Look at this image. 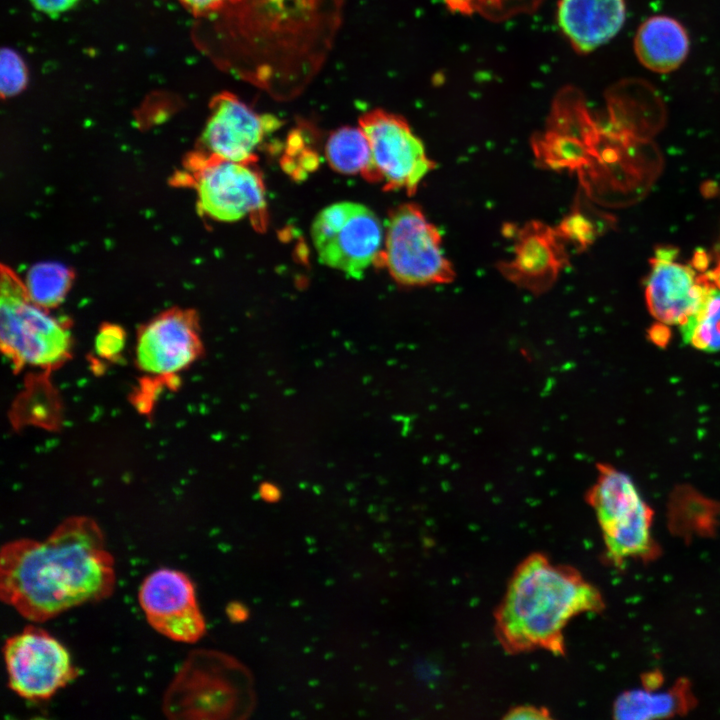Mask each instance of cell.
I'll use <instances>...</instances> for the list:
<instances>
[{"label":"cell","mask_w":720,"mask_h":720,"mask_svg":"<svg viewBox=\"0 0 720 720\" xmlns=\"http://www.w3.org/2000/svg\"><path fill=\"white\" fill-rule=\"evenodd\" d=\"M115 583L104 534L87 516L63 520L44 540L18 538L1 548V600L32 622L104 600Z\"/></svg>","instance_id":"obj_1"},{"label":"cell","mask_w":720,"mask_h":720,"mask_svg":"<svg viewBox=\"0 0 720 720\" xmlns=\"http://www.w3.org/2000/svg\"><path fill=\"white\" fill-rule=\"evenodd\" d=\"M604 606L600 591L576 569L533 553L512 574L494 615L495 634L509 654L542 649L565 655L568 622Z\"/></svg>","instance_id":"obj_2"},{"label":"cell","mask_w":720,"mask_h":720,"mask_svg":"<svg viewBox=\"0 0 720 720\" xmlns=\"http://www.w3.org/2000/svg\"><path fill=\"white\" fill-rule=\"evenodd\" d=\"M167 715L185 718H245L255 697L249 671L215 651L193 652L165 695Z\"/></svg>","instance_id":"obj_3"},{"label":"cell","mask_w":720,"mask_h":720,"mask_svg":"<svg viewBox=\"0 0 720 720\" xmlns=\"http://www.w3.org/2000/svg\"><path fill=\"white\" fill-rule=\"evenodd\" d=\"M1 348L16 368H55L70 355L67 327L30 300L24 282L1 269Z\"/></svg>","instance_id":"obj_4"},{"label":"cell","mask_w":720,"mask_h":720,"mask_svg":"<svg viewBox=\"0 0 720 720\" xmlns=\"http://www.w3.org/2000/svg\"><path fill=\"white\" fill-rule=\"evenodd\" d=\"M586 499L597 517L607 558L614 565L656 557L658 546L651 533L653 510L627 474L599 464L597 480Z\"/></svg>","instance_id":"obj_5"},{"label":"cell","mask_w":720,"mask_h":720,"mask_svg":"<svg viewBox=\"0 0 720 720\" xmlns=\"http://www.w3.org/2000/svg\"><path fill=\"white\" fill-rule=\"evenodd\" d=\"M382 264L395 281L406 286L444 284L454 279L439 230L413 203L402 204L389 215Z\"/></svg>","instance_id":"obj_6"},{"label":"cell","mask_w":720,"mask_h":720,"mask_svg":"<svg viewBox=\"0 0 720 720\" xmlns=\"http://www.w3.org/2000/svg\"><path fill=\"white\" fill-rule=\"evenodd\" d=\"M311 236L320 262L350 277L358 279L371 264H382L383 228L362 204L339 202L322 209Z\"/></svg>","instance_id":"obj_7"},{"label":"cell","mask_w":720,"mask_h":720,"mask_svg":"<svg viewBox=\"0 0 720 720\" xmlns=\"http://www.w3.org/2000/svg\"><path fill=\"white\" fill-rule=\"evenodd\" d=\"M252 165L193 154L188 169L201 213L221 222L249 217L255 229H264L265 187L261 174Z\"/></svg>","instance_id":"obj_8"},{"label":"cell","mask_w":720,"mask_h":720,"mask_svg":"<svg viewBox=\"0 0 720 720\" xmlns=\"http://www.w3.org/2000/svg\"><path fill=\"white\" fill-rule=\"evenodd\" d=\"M359 127L371 151L363 177L382 184L384 190L403 189L408 195L414 194L434 164L408 122L397 114L374 109L360 117Z\"/></svg>","instance_id":"obj_9"},{"label":"cell","mask_w":720,"mask_h":720,"mask_svg":"<svg viewBox=\"0 0 720 720\" xmlns=\"http://www.w3.org/2000/svg\"><path fill=\"white\" fill-rule=\"evenodd\" d=\"M2 651L8 686L25 699H49L79 674L68 650L35 625L7 638Z\"/></svg>","instance_id":"obj_10"},{"label":"cell","mask_w":720,"mask_h":720,"mask_svg":"<svg viewBox=\"0 0 720 720\" xmlns=\"http://www.w3.org/2000/svg\"><path fill=\"white\" fill-rule=\"evenodd\" d=\"M138 600L150 626L169 639L195 643L206 633L194 584L179 570L160 568L147 575Z\"/></svg>","instance_id":"obj_11"},{"label":"cell","mask_w":720,"mask_h":720,"mask_svg":"<svg viewBox=\"0 0 720 720\" xmlns=\"http://www.w3.org/2000/svg\"><path fill=\"white\" fill-rule=\"evenodd\" d=\"M274 116L259 114L230 92L217 94L200 139L199 153L233 162L254 164L256 149L268 132L279 127Z\"/></svg>","instance_id":"obj_12"},{"label":"cell","mask_w":720,"mask_h":720,"mask_svg":"<svg viewBox=\"0 0 720 720\" xmlns=\"http://www.w3.org/2000/svg\"><path fill=\"white\" fill-rule=\"evenodd\" d=\"M197 318L192 311H166L139 332L136 344L138 368L159 378H170L189 367L201 354Z\"/></svg>","instance_id":"obj_13"},{"label":"cell","mask_w":720,"mask_h":720,"mask_svg":"<svg viewBox=\"0 0 720 720\" xmlns=\"http://www.w3.org/2000/svg\"><path fill=\"white\" fill-rule=\"evenodd\" d=\"M645 298L650 314L667 325H681L716 290L706 273L696 275L691 266L650 260Z\"/></svg>","instance_id":"obj_14"},{"label":"cell","mask_w":720,"mask_h":720,"mask_svg":"<svg viewBox=\"0 0 720 720\" xmlns=\"http://www.w3.org/2000/svg\"><path fill=\"white\" fill-rule=\"evenodd\" d=\"M626 17L624 0H560L559 27L570 44L590 52L611 40Z\"/></svg>","instance_id":"obj_15"},{"label":"cell","mask_w":720,"mask_h":720,"mask_svg":"<svg viewBox=\"0 0 720 720\" xmlns=\"http://www.w3.org/2000/svg\"><path fill=\"white\" fill-rule=\"evenodd\" d=\"M695 703L689 681L680 679L664 690L660 686L626 690L616 698L612 713L622 720L670 718L686 714Z\"/></svg>","instance_id":"obj_16"},{"label":"cell","mask_w":720,"mask_h":720,"mask_svg":"<svg viewBox=\"0 0 720 720\" xmlns=\"http://www.w3.org/2000/svg\"><path fill=\"white\" fill-rule=\"evenodd\" d=\"M689 40L684 27L668 16H653L639 28L635 51L640 62L652 71L668 72L686 58Z\"/></svg>","instance_id":"obj_17"},{"label":"cell","mask_w":720,"mask_h":720,"mask_svg":"<svg viewBox=\"0 0 720 720\" xmlns=\"http://www.w3.org/2000/svg\"><path fill=\"white\" fill-rule=\"evenodd\" d=\"M331 168L345 175L363 174L370 164L371 151L360 127L344 126L333 131L325 147Z\"/></svg>","instance_id":"obj_18"},{"label":"cell","mask_w":720,"mask_h":720,"mask_svg":"<svg viewBox=\"0 0 720 720\" xmlns=\"http://www.w3.org/2000/svg\"><path fill=\"white\" fill-rule=\"evenodd\" d=\"M72 279V272L66 266L45 262L36 264L29 269L24 285L31 301L49 309L56 307L64 300Z\"/></svg>","instance_id":"obj_19"},{"label":"cell","mask_w":720,"mask_h":720,"mask_svg":"<svg viewBox=\"0 0 720 720\" xmlns=\"http://www.w3.org/2000/svg\"><path fill=\"white\" fill-rule=\"evenodd\" d=\"M683 341L705 352L720 350V292L715 290L701 307L680 325Z\"/></svg>","instance_id":"obj_20"},{"label":"cell","mask_w":720,"mask_h":720,"mask_svg":"<svg viewBox=\"0 0 720 720\" xmlns=\"http://www.w3.org/2000/svg\"><path fill=\"white\" fill-rule=\"evenodd\" d=\"M0 71L3 97L15 96L25 88L28 79L26 65L14 50L10 48L2 50Z\"/></svg>","instance_id":"obj_21"},{"label":"cell","mask_w":720,"mask_h":720,"mask_svg":"<svg viewBox=\"0 0 720 720\" xmlns=\"http://www.w3.org/2000/svg\"><path fill=\"white\" fill-rule=\"evenodd\" d=\"M124 344L123 330L115 325H105L96 336L95 350L102 358L111 360L121 353Z\"/></svg>","instance_id":"obj_22"},{"label":"cell","mask_w":720,"mask_h":720,"mask_svg":"<svg viewBox=\"0 0 720 720\" xmlns=\"http://www.w3.org/2000/svg\"><path fill=\"white\" fill-rule=\"evenodd\" d=\"M196 16H208L222 12L243 0H178Z\"/></svg>","instance_id":"obj_23"},{"label":"cell","mask_w":720,"mask_h":720,"mask_svg":"<svg viewBox=\"0 0 720 720\" xmlns=\"http://www.w3.org/2000/svg\"><path fill=\"white\" fill-rule=\"evenodd\" d=\"M39 12L47 16H59L74 8L80 0H28Z\"/></svg>","instance_id":"obj_24"},{"label":"cell","mask_w":720,"mask_h":720,"mask_svg":"<svg viewBox=\"0 0 720 720\" xmlns=\"http://www.w3.org/2000/svg\"><path fill=\"white\" fill-rule=\"evenodd\" d=\"M505 719H550L549 710L544 707L532 705L516 706L509 710L504 716Z\"/></svg>","instance_id":"obj_25"},{"label":"cell","mask_w":720,"mask_h":720,"mask_svg":"<svg viewBox=\"0 0 720 720\" xmlns=\"http://www.w3.org/2000/svg\"><path fill=\"white\" fill-rule=\"evenodd\" d=\"M226 614L231 622L241 623L249 618V609L239 601H232L226 607Z\"/></svg>","instance_id":"obj_26"},{"label":"cell","mask_w":720,"mask_h":720,"mask_svg":"<svg viewBox=\"0 0 720 720\" xmlns=\"http://www.w3.org/2000/svg\"><path fill=\"white\" fill-rule=\"evenodd\" d=\"M711 261L710 255L704 250L703 248H697L695 249L692 259L690 261V266L701 273H704Z\"/></svg>","instance_id":"obj_27"},{"label":"cell","mask_w":720,"mask_h":720,"mask_svg":"<svg viewBox=\"0 0 720 720\" xmlns=\"http://www.w3.org/2000/svg\"><path fill=\"white\" fill-rule=\"evenodd\" d=\"M678 254L679 248L672 245H662L658 246L655 249V255L653 259L662 262H673V260L677 257Z\"/></svg>","instance_id":"obj_28"},{"label":"cell","mask_w":720,"mask_h":720,"mask_svg":"<svg viewBox=\"0 0 720 720\" xmlns=\"http://www.w3.org/2000/svg\"><path fill=\"white\" fill-rule=\"evenodd\" d=\"M650 334L656 343H665L666 340L669 338V331L667 327L661 322L651 328Z\"/></svg>","instance_id":"obj_29"},{"label":"cell","mask_w":720,"mask_h":720,"mask_svg":"<svg viewBox=\"0 0 720 720\" xmlns=\"http://www.w3.org/2000/svg\"><path fill=\"white\" fill-rule=\"evenodd\" d=\"M261 496L264 500L273 502L279 498V491L271 485H264L260 490Z\"/></svg>","instance_id":"obj_30"},{"label":"cell","mask_w":720,"mask_h":720,"mask_svg":"<svg viewBox=\"0 0 720 720\" xmlns=\"http://www.w3.org/2000/svg\"><path fill=\"white\" fill-rule=\"evenodd\" d=\"M701 192L706 198H711L719 193L718 184L713 181H706L701 186Z\"/></svg>","instance_id":"obj_31"},{"label":"cell","mask_w":720,"mask_h":720,"mask_svg":"<svg viewBox=\"0 0 720 720\" xmlns=\"http://www.w3.org/2000/svg\"><path fill=\"white\" fill-rule=\"evenodd\" d=\"M711 282L720 289V260L717 266L710 272L706 273Z\"/></svg>","instance_id":"obj_32"}]
</instances>
